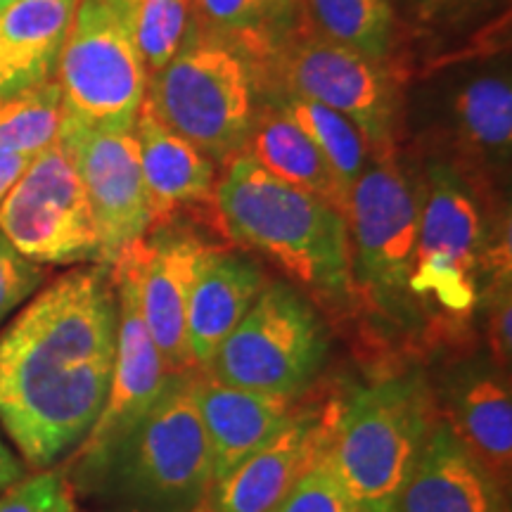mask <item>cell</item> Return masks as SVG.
Listing matches in <instances>:
<instances>
[{
  "mask_svg": "<svg viewBox=\"0 0 512 512\" xmlns=\"http://www.w3.org/2000/svg\"><path fill=\"white\" fill-rule=\"evenodd\" d=\"M64 117L57 79L0 93V155H38L60 133Z\"/></svg>",
  "mask_w": 512,
  "mask_h": 512,
  "instance_id": "obj_27",
  "label": "cell"
},
{
  "mask_svg": "<svg viewBox=\"0 0 512 512\" xmlns=\"http://www.w3.org/2000/svg\"><path fill=\"white\" fill-rule=\"evenodd\" d=\"M266 283L264 268L249 254L221 247L209 249L192 283L185 323V339L195 370L209 366Z\"/></svg>",
  "mask_w": 512,
  "mask_h": 512,
  "instance_id": "obj_19",
  "label": "cell"
},
{
  "mask_svg": "<svg viewBox=\"0 0 512 512\" xmlns=\"http://www.w3.org/2000/svg\"><path fill=\"white\" fill-rule=\"evenodd\" d=\"M335 406L297 408L287 425L209 489L197 512H275L325 451Z\"/></svg>",
  "mask_w": 512,
  "mask_h": 512,
  "instance_id": "obj_16",
  "label": "cell"
},
{
  "mask_svg": "<svg viewBox=\"0 0 512 512\" xmlns=\"http://www.w3.org/2000/svg\"><path fill=\"white\" fill-rule=\"evenodd\" d=\"M10 3H15V0H0V10H3L5 5H10Z\"/></svg>",
  "mask_w": 512,
  "mask_h": 512,
  "instance_id": "obj_35",
  "label": "cell"
},
{
  "mask_svg": "<svg viewBox=\"0 0 512 512\" xmlns=\"http://www.w3.org/2000/svg\"><path fill=\"white\" fill-rule=\"evenodd\" d=\"M57 140L69 152L95 221L100 264L114 259L150 233L152 204L140 169L133 126H102L64 112Z\"/></svg>",
  "mask_w": 512,
  "mask_h": 512,
  "instance_id": "obj_13",
  "label": "cell"
},
{
  "mask_svg": "<svg viewBox=\"0 0 512 512\" xmlns=\"http://www.w3.org/2000/svg\"><path fill=\"white\" fill-rule=\"evenodd\" d=\"M396 512H508V491L439 418Z\"/></svg>",
  "mask_w": 512,
  "mask_h": 512,
  "instance_id": "obj_21",
  "label": "cell"
},
{
  "mask_svg": "<svg viewBox=\"0 0 512 512\" xmlns=\"http://www.w3.org/2000/svg\"><path fill=\"white\" fill-rule=\"evenodd\" d=\"M8 489L0 498V512H76L72 484L57 470L22 479Z\"/></svg>",
  "mask_w": 512,
  "mask_h": 512,
  "instance_id": "obj_30",
  "label": "cell"
},
{
  "mask_svg": "<svg viewBox=\"0 0 512 512\" xmlns=\"http://www.w3.org/2000/svg\"><path fill=\"white\" fill-rule=\"evenodd\" d=\"M242 155L280 181L320 197L347 219L349 197L339 188L325 157L302 128L266 100H259V110Z\"/></svg>",
  "mask_w": 512,
  "mask_h": 512,
  "instance_id": "obj_23",
  "label": "cell"
},
{
  "mask_svg": "<svg viewBox=\"0 0 512 512\" xmlns=\"http://www.w3.org/2000/svg\"><path fill=\"white\" fill-rule=\"evenodd\" d=\"M117 356L110 266L74 268L0 335V422L24 460L46 470L91 434Z\"/></svg>",
  "mask_w": 512,
  "mask_h": 512,
  "instance_id": "obj_1",
  "label": "cell"
},
{
  "mask_svg": "<svg viewBox=\"0 0 512 512\" xmlns=\"http://www.w3.org/2000/svg\"><path fill=\"white\" fill-rule=\"evenodd\" d=\"M347 226L354 304L384 328H418L408 290L420 226L418 166L399 150L373 155L349 195Z\"/></svg>",
  "mask_w": 512,
  "mask_h": 512,
  "instance_id": "obj_7",
  "label": "cell"
},
{
  "mask_svg": "<svg viewBox=\"0 0 512 512\" xmlns=\"http://www.w3.org/2000/svg\"><path fill=\"white\" fill-rule=\"evenodd\" d=\"M195 403L211 448V486L238 467L297 411V399L230 387L195 370Z\"/></svg>",
  "mask_w": 512,
  "mask_h": 512,
  "instance_id": "obj_18",
  "label": "cell"
},
{
  "mask_svg": "<svg viewBox=\"0 0 512 512\" xmlns=\"http://www.w3.org/2000/svg\"><path fill=\"white\" fill-rule=\"evenodd\" d=\"M439 418L472 458L510 489L512 394L510 380L489 358H470L451 370L441 394Z\"/></svg>",
  "mask_w": 512,
  "mask_h": 512,
  "instance_id": "obj_17",
  "label": "cell"
},
{
  "mask_svg": "<svg viewBox=\"0 0 512 512\" xmlns=\"http://www.w3.org/2000/svg\"><path fill=\"white\" fill-rule=\"evenodd\" d=\"M93 482L133 512L202 508L211 489V448L195 403V370L166 375L157 401Z\"/></svg>",
  "mask_w": 512,
  "mask_h": 512,
  "instance_id": "obj_6",
  "label": "cell"
},
{
  "mask_svg": "<svg viewBox=\"0 0 512 512\" xmlns=\"http://www.w3.org/2000/svg\"><path fill=\"white\" fill-rule=\"evenodd\" d=\"M216 211L230 240L271 261L318 309H354L349 226L328 202L238 155L216 183Z\"/></svg>",
  "mask_w": 512,
  "mask_h": 512,
  "instance_id": "obj_2",
  "label": "cell"
},
{
  "mask_svg": "<svg viewBox=\"0 0 512 512\" xmlns=\"http://www.w3.org/2000/svg\"><path fill=\"white\" fill-rule=\"evenodd\" d=\"M79 0H15L0 10V93L53 79Z\"/></svg>",
  "mask_w": 512,
  "mask_h": 512,
  "instance_id": "obj_22",
  "label": "cell"
},
{
  "mask_svg": "<svg viewBox=\"0 0 512 512\" xmlns=\"http://www.w3.org/2000/svg\"><path fill=\"white\" fill-rule=\"evenodd\" d=\"M36 157V155H34ZM31 155H0V202L31 164Z\"/></svg>",
  "mask_w": 512,
  "mask_h": 512,
  "instance_id": "obj_33",
  "label": "cell"
},
{
  "mask_svg": "<svg viewBox=\"0 0 512 512\" xmlns=\"http://www.w3.org/2000/svg\"><path fill=\"white\" fill-rule=\"evenodd\" d=\"M439 401L420 373L387 375L335 403L325 458L361 512H396Z\"/></svg>",
  "mask_w": 512,
  "mask_h": 512,
  "instance_id": "obj_5",
  "label": "cell"
},
{
  "mask_svg": "<svg viewBox=\"0 0 512 512\" xmlns=\"http://www.w3.org/2000/svg\"><path fill=\"white\" fill-rule=\"evenodd\" d=\"M145 105L216 166H226L245 150L259 110L252 57L195 22L183 48L147 79Z\"/></svg>",
  "mask_w": 512,
  "mask_h": 512,
  "instance_id": "obj_8",
  "label": "cell"
},
{
  "mask_svg": "<svg viewBox=\"0 0 512 512\" xmlns=\"http://www.w3.org/2000/svg\"><path fill=\"white\" fill-rule=\"evenodd\" d=\"M420 226L408 290L420 323L460 325L510 280V230L491 216L489 188L439 159H422Z\"/></svg>",
  "mask_w": 512,
  "mask_h": 512,
  "instance_id": "obj_3",
  "label": "cell"
},
{
  "mask_svg": "<svg viewBox=\"0 0 512 512\" xmlns=\"http://www.w3.org/2000/svg\"><path fill=\"white\" fill-rule=\"evenodd\" d=\"M214 247L181 216L155 223L143 240L128 247L136 261L140 313L169 375L195 370L185 339L188 302L202 259Z\"/></svg>",
  "mask_w": 512,
  "mask_h": 512,
  "instance_id": "obj_15",
  "label": "cell"
},
{
  "mask_svg": "<svg viewBox=\"0 0 512 512\" xmlns=\"http://www.w3.org/2000/svg\"><path fill=\"white\" fill-rule=\"evenodd\" d=\"M486 309H489V347L494 363L501 368L510 366L512 351V297H510V280L498 283L486 297Z\"/></svg>",
  "mask_w": 512,
  "mask_h": 512,
  "instance_id": "obj_32",
  "label": "cell"
},
{
  "mask_svg": "<svg viewBox=\"0 0 512 512\" xmlns=\"http://www.w3.org/2000/svg\"><path fill=\"white\" fill-rule=\"evenodd\" d=\"M299 10L309 34L396 67L403 36L392 0H299Z\"/></svg>",
  "mask_w": 512,
  "mask_h": 512,
  "instance_id": "obj_24",
  "label": "cell"
},
{
  "mask_svg": "<svg viewBox=\"0 0 512 512\" xmlns=\"http://www.w3.org/2000/svg\"><path fill=\"white\" fill-rule=\"evenodd\" d=\"M259 100H266L268 105H273L275 110H280L302 128L311 143L318 147L320 155L325 157L339 188L349 197L356 181L373 159V150L363 133L347 117L330 107L278 91V88H259Z\"/></svg>",
  "mask_w": 512,
  "mask_h": 512,
  "instance_id": "obj_26",
  "label": "cell"
},
{
  "mask_svg": "<svg viewBox=\"0 0 512 512\" xmlns=\"http://www.w3.org/2000/svg\"><path fill=\"white\" fill-rule=\"evenodd\" d=\"M254 69L259 88H278L347 117L373 155L399 150L403 88L394 64L299 29Z\"/></svg>",
  "mask_w": 512,
  "mask_h": 512,
  "instance_id": "obj_10",
  "label": "cell"
},
{
  "mask_svg": "<svg viewBox=\"0 0 512 512\" xmlns=\"http://www.w3.org/2000/svg\"><path fill=\"white\" fill-rule=\"evenodd\" d=\"M330 330L302 290L268 280L204 373L247 392L299 399L323 373Z\"/></svg>",
  "mask_w": 512,
  "mask_h": 512,
  "instance_id": "obj_9",
  "label": "cell"
},
{
  "mask_svg": "<svg viewBox=\"0 0 512 512\" xmlns=\"http://www.w3.org/2000/svg\"><path fill=\"white\" fill-rule=\"evenodd\" d=\"M427 74V72H425ZM411 131L422 159H439L494 190L510 174L512 76L501 43L437 69L403 93L401 131Z\"/></svg>",
  "mask_w": 512,
  "mask_h": 512,
  "instance_id": "obj_4",
  "label": "cell"
},
{
  "mask_svg": "<svg viewBox=\"0 0 512 512\" xmlns=\"http://www.w3.org/2000/svg\"><path fill=\"white\" fill-rule=\"evenodd\" d=\"M143 181L152 204V226L181 216L183 209L216 211V166L190 140L171 131L145 105L136 117Z\"/></svg>",
  "mask_w": 512,
  "mask_h": 512,
  "instance_id": "obj_20",
  "label": "cell"
},
{
  "mask_svg": "<svg viewBox=\"0 0 512 512\" xmlns=\"http://www.w3.org/2000/svg\"><path fill=\"white\" fill-rule=\"evenodd\" d=\"M275 512H361L339 482L325 451L306 467Z\"/></svg>",
  "mask_w": 512,
  "mask_h": 512,
  "instance_id": "obj_29",
  "label": "cell"
},
{
  "mask_svg": "<svg viewBox=\"0 0 512 512\" xmlns=\"http://www.w3.org/2000/svg\"><path fill=\"white\" fill-rule=\"evenodd\" d=\"M110 271L117 292V356L105 408L79 446V477L88 482H93L119 441L150 411L169 375L140 313L136 261L131 249H124L114 259Z\"/></svg>",
  "mask_w": 512,
  "mask_h": 512,
  "instance_id": "obj_14",
  "label": "cell"
},
{
  "mask_svg": "<svg viewBox=\"0 0 512 512\" xmlns=\"http://www.w3.org/2000/svg\"><path fill=\"white\" fill-rule=\"evenodd\" d=\"M64 112L102 126H136L147 95L128 0H79L57 60Z\"/></svg>",
  "mask_w": 512,
  "mask_h": 512,
  "instance_id": "obj_11",
  "label": "cell"
},
{
  "mask_svg": "<svg viewBox=\"0 0 512 512\" xmlns=\"http://www.w3.org/2000/svg\"><path fill=\"white\" fill-rule=\"evenodd\" d=\"M46 278V268L22 256L0 235V323Z\"/></svg>",
  "mask_w": 512,
  "mask_h": 512,
  "instance_id": "obj_31",
  "label": "cell"
},
{
  "mask_svg": "<svg viewBox=\"0 0 512 512\" xmlns=\"http://www.w3.org/2000/svg\"><path fill=\"white\" fill-rule=\"evenodd\" d=\"M510 0H392L401 36L444 38L486 27L491 17L508 15Z\"/></svg>",
  "mask_w": 512,
  "mask_h": 512,
  "instance_id": "obj_28",
  "label": "cell"
},
{
  "mask_svg": "<svg viewBox=\"0 0 512 512\" xmlns=\"http://www.w3.org/2000/svg\"><path fill=\"white\" fill-rule=\"evenodd\" d=\"M192 5L197 27L233 41L254 64L302 29L299 0H192Z\"/></svg>",
  "mask_w": 512,
  "mask_h": 512,
  "instance_id": "obj_25",
  "label": "cell"
},
{
  "mask_svg": "<svg viewBox=\"0 0 512 512\" xmlns=\"http://www.w3.org/2000/svg\"><path fill=\"white\" fill-rule=\"evenodd\" d=\"M24 475V467L19 460L12 456V451L8 446L0 441V491L8 489V486H12L15 482H19Z\"/></svg>",
  "mask_w": 512,
  "mask_h": 512,
  "instance_id": "obj_34",
  "label": "cell"
},
{
  "mask_svg": "<svg viewBox=\"0 0 512 512\" xmlns=\"http://www.w3.org/2000/svg\"><path fill=\"white\" fill-rule=\"evenodd\" d=\"M0 235L34 264H100L91 204L57 138L0 202Z\"/></svg>",
  "mask_w": 512,
  "mask_h": 512,
  "instance_id": "obj_12",
  "label": "cell"
}]
</instances>
